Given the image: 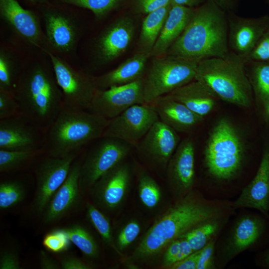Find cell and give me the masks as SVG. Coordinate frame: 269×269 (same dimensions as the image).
<instances>
[{"label": "cell", "instance_id": "1", "mask_svg": "<svg viewBox=\"0 0 269 269\" xmlns=\"http://www.w3.org/2000/svg\"><path fill=\"white\" fill-rule=\"evenodd\" d=\"M218 208L203 202L190 192L157 218L133 253V262H146L156 257L174 240L195 226L214 219Z\"/></svg>", "mask_w": 269, "mask_h": 269}, {"label": "cell", "instance_id": "2", "mask_svg": "<svg viewBox=\"0 0 269 269\" xmlns=\"http://www.w3.org/2000/svg\"><path fill=\"white\" fill-rule=\"evenodd\" d=\"M226 11L212 0L194 9L185 28L166 54L199 61L229 53Z\"/></svg>", "mask_w": 269, "mask_h": 269}, {"label": "cell", "instance_id": "3", "mask_svg": "<svg viewBox=\"0 0 269 269\" xmlns=\"http://www.w3.org/2000/svg\"><path fill=\"white\" fill-rule=\"evenodd\" d=\"M13 93L22 115L42 128H49L64 106L63 93L52 65L41 62L22 71Z\"/></svg>", "mask_w": 269, "mask_h": 269}, {"label": "cell", "instance_id": "4", "mask_svg": "<svg viewBox=\"0 0 269 269\" xmlns=\"http://www.w3.org/2000/svg\"><path fill=\"white\" fill-rule=\"evenodd\" d=\"M109 120L83 109L64 106L48 129V155L62 158L77 154L87 143L102 138Z\"/></svg>", "mask_w": 269, "mask_h": 269}, {"label": "cell", "instance_id": "5", "mask_svg": "<svg viewBox=\"0 0 269 269\" xmlns=\"http://www.w3.org/2000/svg\"><path fill=\"white\" fill-rule=\"evenodd\" d=\"M246 59L232 52L224 57L201 60L195 79L204 84L218 98L237 106L249 107L252 88L247 74Z\"/></svg>", "mask_w": 269, "mask_h": 269}, {"label": "cell", "instance_id": "6", "mask_svg": "<svg viewBox=\"0 0 269 269\" xmlns=\"http://www.w3.org/2000/svg\"><path fill=\"white\" fill-rule=\"evenodd\" d=\"M245 152L238 131L228 120L221 119L209 134L204 152V164L212 176L221 180H228L242 168Z\"/></svg>", "mask_w": 269, "mask_h": 269}, {"label": "cell", "instance_id": "7", "mask_svg": "<svg viewBox=\"0 0 269 269\" xmlns=\"http://www.w3.org/2000/svg\"><path fill=\"white\" fill-rule=\"evenodd\" d=\"M152 57L143 77L145 103L150 104L195 79L199 61L167 54Z\"/></svg>", "mask_w": 269, "mask_h": 269}, {"label": "cell", "instance_id": "8", "mask_svg": "<svg viewBox=\"0 0 269 269\" xmlns=\"http://www.w3.org/2000/svg\"><path fill=\"white\" fill-rule=\"evenodd\" d=\"M102 138L81 165L79 187L81 190L91 189L102 175L124 161L133 146L116 138Z\"/></svg>", "mask_w": 269, "mask_h": 269}, {"label": "cell", "instance_id": "9", "mask_svg": "<svg viewBox=\"0 0 269 269\" xmlns=\"http://www.w3.org/2000/svg\"><path fill=\"white\" fill-rule=\"evenodd\" d=\"M44 52L50 59L56 81L63 93L64 106L88 110L97 89L92 77L75 69L51 51Z\"/></svg>", "mask_w": 269, "mask_h": 269}, {"label": "cell", "instance_id": "10", "mask_svg": "<svg viewBox=\"0 0 269 269\" xmlns=\"http://www.w3.org/2000/svg\"><path fill=\"white\" fill-rule=\"evenodd\" d=\"M159 120L150 104H136L110 119L102 137L116 138L135 146Z\"/></svg>", "mask_w": 269, "mask_h": 269}, {"label": "cell", "instance_id": "11", "mask_svg": "<svg viewBox=\"0 0 269 269\" xmlns=\"http://www.w3.org/2000/svg\"><path fill=\"white\" fill-rule=\"evenodd\" d=\"M135 30V21L130 15L120 16L107 25L94 42L96 63L107 64L125 53L134 39Z\"/></svg>", "mask_w": 269, "mask_h": 269}, {"label": "cell", "instance_id": "12", "mask_svg": "<svg viewBox=\"0 0 269 269\" xmlns=\"http://www.w3.org/2000/svg\"><path fill=\"white\" fill-rule=\"evenodd\" d=\"M145 103L143 77L127 84L96 89L88 110L112 119L133 105Z\"/></svg>", "mask_w": 269, "mask_h": 269}, {"label": "cell", "instance_id": "13", "mask_svg": "<svg viewBox=\"0 0 269 269\" xmlns=\"http://www.w3.org/2000/svg\"><path fill=\"white\" fill-rule=\"evenodd\" d=\"M77 154L43 159L36 170V189L32 203L34 212L42 215L52 197L64 183Z\"/></svg>", "mask_w": 269, "mask_h": 269}, {"label": "cell", "instance_id": "14", "mask_svg": "<svg viewBox=\"0 0 269 269\" xmlns=\"http://www.w3.org/2000/svg\"><path fill=\"white\" fill-rule=\"evenodd\" d=\"M131 177V167L125 161L109 170L91 188L93 204L108 212L117 209L126 198Z\"/></svg>", "mask_w": 269, "mask_h": 269}, {"label": "cell", "instance_id": "15", "mask_svg": "<svg viewBox=\"0 0 269 269\" xmlns=\"http://www.w3.org/2000/svg\"><path fill=\"white\" fill-rule=\"evenodd\" d=\"M0 14L20 38L43 51H50L39 18L34 11L24 8L16 0H0Z\"/></svg>", "mask_w": 269, "mask_h": 269}, {"label": "cell", "instance_id": "16", "mask_svg": "<svg viewBox=\"0 0 269 269\" xmlns=\"http://www.w3.org/2000/svg\"><path fill=\"white\" fill-rule=\"evenodd\" d=\"M45 35L51 49L64 54L73 51L78 38L74 19L57 5H40Z\"/></svg>", "mask_w": 269, "mask_h": 269}, {"label": "cell", "instance_id": "17", "mask_svg": "<svg viewBox=\"0 0 269 269\" xmlns=\"http://www.w3.org/2000/svg\"><path fill=\"white\" fill-rule=\"evenodd\" d=\"M228 20L229 48L246 59L269 27V16L248 18L229 12Z\"/></svg>", "mask_w": 269, "mask_h": 269}, {"label": "cell", "instance_id": "18", "mask_svg": "<svg viewBox=\"0 0 269 269\" xmlns=\"http://www.w3.org/2000/svg\"><path fill=\"white\" fill-rule=\"evenodd\" d=\"M176 132L158 120L137 145L139 153L153 164L162 168L167 167L179 144V137Z\"/></svg>", "mask_w": 269, "mask_h": 269}, {"label": "cell", "instance_id": "19", "mask_svg": "<svg viewBox=\"0 0 269 269\" xmlns=\"http://www.w3.org/2000/svg\"><path fill=\"white\" fill-rule=\"evenodd\" d=\"M167 180L178 193H189L195 180V147L190 138L179 143L167 166Z\"/></svg>", "mask_w": 269, "mask_h": 269}, {"label": "cell", "instance_id": "20", "mask_svg": "<svg viewBox=\"0 0 269 269\" xmlns=\"http://www.w3.org/2000/svg\"><path fill=\"white\" fill-rule=\"evenodd\" d=\"M81 164H72L68 176L57 190L42 214L43 221L50 224L58 221L80 203L79 177Z\"/></svg>", "mask_w": 269, "mask_h": 269}, {"label": "cell", "instance_id": "21", "mask_svg": "<svg viewBox=\"0 0 269 269\" xmlns=\"http://www.w3.org/2000/svg\"><path fill=\"white\" fill-rule=\"evenodd\" d=\"M35 125L23 115L0 121V149L27 150L40 149Z\"/></svg>", "mask_w": 269, "mask_h": 269}, {"label": "cell", "instance_id": "22", "mask_svg": "<svg viewBox=\"0 0 269 269\" xmlns=\"http://www.w3.org/2000/svg\"><path fill=\"white\" fill-rule=\"evenodd\" d=\"M235 207H249L266 213L269 209V149L263 154L257 172L234 203Z\"/></svg>", "mask_w": 269, "mask_h": 269}, {"label": "cell", "instance_id": "23", "mask_svg": "<svg viewBox=\"0 0 269 269\" xmlns=\"http://www.w3.org/2000/svg\"><path fill=\"white\" fill-rule=\"evenodd\" d=\"M150 104L154 109L159 120L176 132H189L197 126L203 118L167 95L158 98Z\"/></svg>", "mask_w": 269, "mask_h": 269}, {"label": "cell", "instance_id": "24", "mask_svg": "<svg viewBox=\"0 0 269 269\" xmlns=\"http://www.w3.org/2000/svg\"><path fill=\"white\" fill-rule=\"evenodd\" d=\"M149 57H151L149 54L136 52L113 70L103 75L92 77L96 89L105 90L142 78Z\"/></svg>", "mask_w": 269, "mask_h": 269}, {"label": "cell", "instance_id": "25", "mask_svg": "<svg viewBox=\"0 0 269 269\" xmlns=\"http://www.w3.org/2000/svg\"><path fill=\"white\" fill-rule=\"evenodd\" d=\"M195 8L171 5L160 33L152 50L151 57L166 54L169 47L185 28Z\"/></svg>", "mask_w": 269, "mask_h": 269}, {"label": "cell", "instance_id": "26", "mask_svg": "<svg viewBox=\"0 0 269 269\" xmlns=\"http://www.w3.org/2000/svg\"><path fill=\"white\" fill-rule=\"evenodd\" d=\"M203 118L215 105L217 97L202 82L194 79L167 94Z\"/></svg>", "mask_w": 269, "mask_h": 269}, {"label": "cell", "instance_id": "27", "mask_svg": "<svg viewBox=\"0 0 269 269\" xmlns=\"http://www.w3.org/2000/svg\"><path fill=\"white\" fill-rule=\"evenodd\" d=\"M171 5H168L146 14L141 26L136 52L149 54L158 38Z\"/></svg>", "mask_w": 269, "mask_h": 269}, {"label": "cell", "instance_id": "28", "mask_svg": "<svg viewBox=\"0 0 269 269\" xmlns=\"http://www.w3.org/2000/svg\"><path fill=\"white\" fill-rule=\"evenodd\" d=\"M262 231V224L253 216L240 219L234 228L229 244V252L238 254L252 245L259 238Z\"/></svg>", "mask_w": 269, "mask_h": 269}, {"label": "cell", "instance_id": "29", "mask_svg": "<svg viewBox=\"0 0 269 269\" xmlns=\"http://www.w3.org/2000/svg\"><path fill=\"white\" fill-rule=\"evenodd\" d=\"M250 63L248 76L252 90L256 97L269 108V61H248Z\"/></svg>", "mask_w": 269, "mask_h": 269}, {"label": "cell", "instance_id": "30", "mask_svg": "<svg viewBox=\"0 0 269 269\" xmlns=\"http://www.w3.org/2000/svg\"><path fill=\"white\" fill-rule=\"evenodd\" d=\"M71 242L87 258L95 259L100 255L99 247L92 234L84 227L74 224L64 228Z\"/></svg>", "mask_w": 269, "mask_h": 269}, {"label": "cell", "instance_id": "31", "mask_svg": "<svg viewBox=\"0 0 269 269\" xmlns=\"http://www.w3.org/2000/svg\"><path fill=\"white\" fill-rule=\"evenodd\" d=\"M86 209V216L88 221L96 230L103 242L118 253L109 218L94 204L87 202Z\"/></svg>", "mask_w": 269, "mask_h": 269}, {"label": "cell", "instance_id": "32", "mask_svg": "<svg viewBox=\"0 0 269 269\" xmlns=\"http://www.w3.org/2000/svg\"><path fill=\"white\" fill-rule=\"evenodd\" d=\"M138 192L141 203L149 209L156 208L161 201L162 195L160 186L146 172L139 174Z\"/></svg>", "mask_w": 269, "mask_h": 269}, {"label": "cell", "instance_id": "33", "mask_svg": "<svg viewBox=\"0 0 269 269\" xmlns=\"http://www.w3.org/2000/svg\"><path fill=\"white\" fill-rule=\"evenodd\" d=\"M218 228V222L212 219L195 226L180 237L185 238L195 252L201 250L210 241Z\"/></svg>", "mask_w": 269, "mask_h": 269}, {"label": "cell", "instance_id": "34", "mask_svg": "<svg viewBox=\"0 0 269 269\" xmlns=\"http://www.w3.org/2000/svg\"><path fill=\"white\" fill-rule=\"evenodd\" d=\"M62 3L91 10L98 20L103 19L124 4L125 0H59Z\"/></svg>", "mask_w": 269, "mask_h": 269}, {"label": "cell", "instance_id": "35", "mask_svg": "<svg viewBox=\"0 0 269 269\" xmlns=\"http://www.w3.org/2000/svg\"><path fill=\"white\" fill-rule=\"evenodd\" d=\"M42 151L40 148L27 150L0 149V171L6 172L18 169Z\"/></svg>", "mask_w": 269, "mask_h": 269}, {"label": "cell", "instance_id": "36", "mask_svg": "<svg viewBox=\"0 0 269 269\" xmlns=\"http://www.w3.org/2000/svg\"><path fill=\"white\" fill-rule=\"evenodd\" d=\"M19 74L12 55L5 49L0 50V90L13 92Z\"/></svg>", "mask_w": 269, "mask_h": 269}, {"label": "cell", "instance_id": "37", "mask_svg": "<svg viewBox=\"0 0 269 269\" xmlns=\"http://www.w3.org/2000/svg\"><path fill=\"white\" fill-rule=\"evenodd\" d=\"M24 185L19 181L6 180L0 184V209L11 208L22 202L25 197Z\"/></svg>", "mask_w": 269, "mask_h": 269}, {"label": "cell", "instance_id": "38", "mask_svg": "<svg viewBox=\"0 0 269 269\" xmlns=\"http://www.w3.org/2000/svg\"><path fill=\"white\" fill-rule=\"evenodd\" d=\"M140 232L141 226L138 221L132 220L126 223L114 238L118 254L128 248L136 239Z\"/></svg>", "mask_w": 269, "mask_h": 269}, {"label": "cell", "instance_id": "39", "mask_svg": "<svg viewBox=\"0 0 269 269\" xmlns=\"http://www.w3.org/2000/svg\"><path fill=\"white\" fill-rule=\"evenodd\" d=\"M71 243L64 228L50 231L44 236L42 240V244L46 249L53 253L67 251Z\"/></svg>", "mask_w": 269, "mask_h": 269}, {"label": "cell", "instance_id": "40", "mask_svg": "<svg viewBox=\"0 0 269 269\" xmlns=\"http://www.w3.org/2000/svg\"><path fill=\"white\" fill-rule=\"evenodd\" d=\"M22 115L12 92L0 90V120Z\"/></svg>", "mask_w": 269, "mask_h": 269}, {"label": "cell", "instance_id": "41", "mask_svg": "<svg viewBox=\"0 0 269 269\" xmlns=\"http://www.w3.org/2000/svg\"><path fill=\"white\" fill-rule=\"evenodd\" d=\"M130 12L134 15L146 14L160 7L171 4L170 0H125Z\"/></svg>", "mask_w": 269, "mask_h": 269}, {"label": "cell", "instance_id": "42", "mask_svg": "<svg viewBox=\"0 0 269 269\" xmlns=\"http://www.w3.org/2000/svg\"><path fill=\"white\" fill-rule=\"evenodd\" d=\"M245 59L246 62L269 61V26Z\"/></svg>", "mask_w": 269, "mask_h": 269}, {"label": "cell", "instance_id": "43", "mask_svg": "<svg viewBox=\"0 0 269 269\" xmlns=\"http://www.w3.org/2000/svg\"><path fill=\"white\" fill-rule=\"evenodd\" d=\"M20 267L19 257L16 250L8 248L0 252V269H19Z\"/></svg>", "mask_w": 269, "mask_h": 269}, {"label": "cell", "instance_id": "44", "mask_svg": "<svg viewBox=\"0 0 269 269\" xmlns=\"http://www.w3.org/2000/svg\"><path fill=\"white\" fill-rule=\"evenodd\" d=\"M214 242L210 241L200 251L197 269H210L214 267Z\"/></svg>", "mask_w": 269, "mask_h": 269}, {"label": "cell", "instance_id": "45", "mask_svg": "<svg viewBox=\"0 0 269 269\" xmlns=\"http://www.w3.org/2000/svg\"><path fill=\"white\" fill-rule=\"evenodd\" d=\"M180 247V238L171 242L165 248L162 258V266L168 268L175 263Z\"/></svg>", "mask_w": 269, "mask_h": 269}, {"label": "cell", "instance_id": "46", "mask_svg": "<svg viewBox=\"0 0 269 269\" xmlns=\"http://www.w3.org/2000/svg\"><path fill=\"white\" fill-rule=\"evenodd\" d=\"M60 264L61 268L63 269H92L94 267L89 263L70 255L62 257L60 260Z\"/></svg>", "mask_w": 269, "mask_h": 269}, {"label": "cell", "instance_id": "47", "mask_svg": "<svg viewBox=\"0 0 269 269\" xmlns=\"http://www.w3.org/2000/svg\"><path fill=\"white\" fill-rule=\"evenodd\" d=\"M200 251H195L186 258L168 268L170 269H197Z\"/></svg>", "mask_w": 269, "mask_h": 269}, {"label": "cell", "instance_id": "48", "mask_svg": "<svg viewBox=\"0 0 269 269\" xmlns=\"http://www.w3.org/2000/svg\"><path fill=\"white\" fill-rule=\"evenodd\" d=\"M39 257L40 266L42 269H58L61 267L60 264L43 250L40 251Z\"/></svg>", "mask_w": 269, "mask_h": 269}, {"label": "cell", "instance_id": "49", "mask_svg": "<svg viewBox=\"0 0 269 269\" xmlns=\"http://www.w3.org/2000/svg\"><path fill=\"white\" fill-rule=\"evenodd\" d=\"M207 0H170L171 5H179L190 8H196Z\"/></svg>", "mask_w": 269, "mask_h": 269}, {"label": "cell", "instance_id": "50", "mask_svg": "<svg viewBox=\"0 0 269 269\" xmlns=\"http://www.w3.org/2000/svg\"><path fill=\"white\" fill-rule=\"evenodd\" d=\"M224 11L231 12L237 6L240 0H212Z\"/></svg>", "mask_w": 269, "mask_h": 269}, {"label": "cell", "instance_id": "51", "mask_svg": "<svg viewBox=\"0 0 269 269\" xmlns=\"http://www.w3.org/2000/svg\"><path fill=\"white\" fill-rule=\"evenodd\" d=\"M28 2L36 5H42L49 3V0H26Z\"/></svg>", "mask_w": 269, "mask_h": 269}, {"label": "cell", "instance_id": "52", "mask_svg": "<svg viewBox=\"0 0 269 269\" xmlns=\"http://www.w3.org/2000/svg\"><path fill=\"white\" fill-rule=\"evenodd\" d=\"M266 261L268 265H269V253L268 254L266 258Z\"/></svg>", "mask_w": 269, "mask_h": 269}, {"label": "cell", "instance_id": "53", "mask_svg": "<svg viewBox=\"0 0 269 269\" xmlns=\"http://www.w3.org/2000/svg\"><path fill=\"white\" fill-rule=\"evenodd\" d=\"M267 2L268 4L269 5V0H267Z\"/></svg>", "mask_w": 269, "mask_h": 269}, {"label": "cell", "instance_id": "54", "mask_svg": "<svg viewBox=\"0 0 269 269\" xmlns=\"http://www.w3.org/2000/svg\"><path fill=\"white\" fill-rule=\"evenodd\" d=\"M268 112H269V109H268Z\"/></svg>", "mask_w": 269, "mask_h": 269}]
</instances>
